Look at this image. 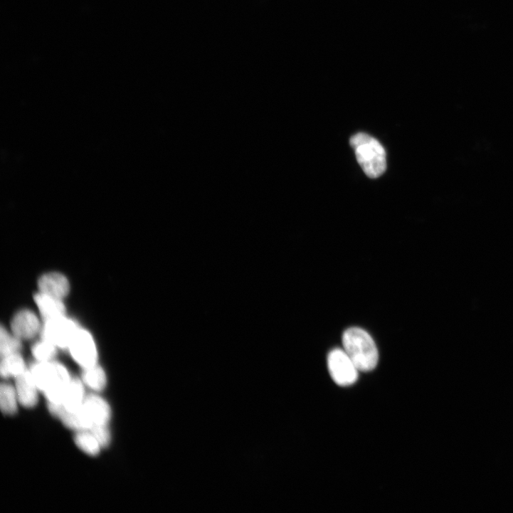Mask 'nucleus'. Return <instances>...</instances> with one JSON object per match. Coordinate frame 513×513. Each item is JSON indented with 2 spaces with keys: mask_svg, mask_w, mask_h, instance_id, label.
<instances>
[{
  "mask_svg": "<svg viewBox=\"0 0 513 513\" xmlns=\"http://www.w3.org/2000/svg\"><path fill=\"white\" fill-rule=\"evenodd\" d=\"M78 329L75 322L63 316L46 321L43 338L57 347L69 348Z\"/></svg>",
  "mask_w": 513,
  "mask_h": 513,
  "instance_id": "obj_5",
  "label": "nucleus"
},
{
  "mask_svg": "<svg viewBox=\"0 0 513 513\" xmlns=\"http://www.w3.org/2000/svg\"><path fill=\"white\" fill-rule=\"evenodd\" d=\"M90 430L97 439L101 446L109 445L111 435L107 425H93Z\"/></svg>",
  "mask_w": 513,
  "mask_h": 513,
  "instance_id": "obj_20",
  "label": "nucleus"
},
{
  "mask_svg": "<svg viewBox=\"0 0 513 513\" xmlns=\"http://www.w3.org/2000/svg\"><path fill=\"white\" fill-rule=\"evenodd\" d=\"M344 350L359 371L374 370L379 361V351L372 337L359 327L347 329L342 337Z\"/></svg>",
  "mask_w": 513,
  "mask_h": 513,
  "instance_id": "obj_1",
  "label": "nucleus"
},
{
  "mask_svg": "<svg viewBox=\"0 0 513 513\" xmlns=\"http://www.w3.org/2000/svg\"><path fill=\"white\" fill-rule=\"evenodd\" d=\"M21 349L20 338L11 335L7 329L2 327L0 330V352L2 357L18 353Z\"/></svg>",
  "mask_w": 513,
  "mask_h": 513,
  "instance_id": "obj_17",
  "label": "nucleus"
},
{
  "mask_svg": "<svg viewBox=\"0 0 513 513\" xmlns=\"http://www.w3.org/2000/svg\"><path fill=\"white\" fill-rule=\"evenodd\" d=\"M69 349L75 361L85 369L97 364V347L93 337L88 332L79 329Z\"/></svg>",
  "mask_w": 513,
  "mask_h": 513,
  "instance_id": "obj_6",
  "label": "nucleus"
},
{
  "mask_svg": "<svg viewBox=\"0 0 513 513\" xmlns=\"http://www.w3.org/2000/svg\"><path fill=\"white\" fill-rule=\"evenodd\" d=\"M41 292L63 300L70 292V283L67 277L58 273L43 275L38 282Z\"/></svg>",
  "mask_w": 513,
  "mask_h": 513,
  "instance_id": "obj_9",
  "label": "nucleus"
},
{
  "mask_svg": "<svg viewBox=\"0 0 513 513\" xmlns=\"http://www.w3.org/2000/svg\"><path fill=\"white\" fill-rule=\"evenodd\" d=\"M31 372L48 403L58 404L63 391L72 379L66 368L58 362L40 361L32 367Z\"/></svg>",
  "mask_w": 513,
  "mask_h": 513,
  "instance_id": "obj_3",
  "label": "nucleus"
},
{
  "mask_svg": "<svg viewBox=\"0 0 513 513\" xmlns=\"http://www.w3.org/2000/svg\"><path fill=\"white\" fill-rule=\"evenodd\" d=\"M68 427L80 431L90 430L93 424L85 413L83 404L73 411L63 408L58 416Z\"/></svg>",
  "mask_w": 513,
  "mask_h": 513,
  "instance_id": "obj_13",
  "label": "nucleus"
},
{
  "mask_svg": "<svg viewBox=\"0 0 513 513\" xmlns=\"http://www.w3.org/2000/svg\"><path fill=\"white\" fill-rule=\"evenodd\" d=\"M83 407L93 425H107L111 418L109 404L101 397L90 395L86 397Z\"/></svg>",
  "mask_w": 513,
  "mask_h": 513,
  "instance_id": "obj_8",
  "label": "nucleus"
},
{
  "mask_svg": "<svg viewBox=\"0 0 513 513\" xmlns=\"http://www.w3.org/2000/svg\"><path fill=\"white\" fill-rule=\"evenodd\" d=\"M75 440L79 448L90 455H97L100 452L101 445L91 432L82 430L76 435Z\"/></svg>",
  "mask_w": 513,
  "mask_h": 513,
  "instance_id": "obj_18",
  "label": "nucleus"
},
{
  "mask_svg": "<svg viewBox=\"0 0 513 513\" xmlns=\"http://www.w3.org/2000/svg\"><path fill=\"white\" fill-rule=\"evenodd\" d=\"M85 398V388L82 381L73 379L63 391L58 405L65 410L73 411L80 408Z\"/></svg>",
  "mask_w": 513,
  "mask_h": 513,
  "instance_id": "obj_11",
  "label": "nucleus"
},
{
  "mask_svg": "<svg viewBox=\"0 0 513 513\" xmlns=\"http://www.w3.org/2000/svg\"><path fill=\"white\" fill-rule=\"evenodd\" d=\"M18 393L12 386L3 384L0 388V404L6 414H14L18 410Z\"/></svg>",
  "mask_w": 513,
  "mask_h": 513,
  "instance_id": "obj_16",
  "label": "nucleus"
},
{
  "mask_svg": "<svg viewBox=\"0 0 513 513\" xmlns=\"http://www.w3.org/2000/svg\"><path fill=\"white\" fill-rule=\"evenodd\" d=\"M12 329L20 339H31L36 337L41 329V323L38 317L30 310H22L14 317Z\"/></svg>",
  "mask_w": 513,
  "mask_h": 513,
  "instance_id": "obj_7",
  "label": "nucleus"
},
{
  "mask_svg": "<svg viewBox=\"0 0 513 513\" xmlns=\"http://www.w3.org/2000/svg\"><path fill=\"white\" fill-rule=\"evenodd\" d=\"M357 162L371 179L382 176L386 169V154L381 144L372 137L359 133L350 139Z\"/></svg>",
  "mask_w": 513,
  "mask_h": 513,
  "instance_id": "obj_2",
  "label": "nucleus"
},
{
  "mask_svg": "<svg viewBox=\"0 0 513 513\" xmlns=\"http://www.w3.org/2000/svg\"><path fill=\"white\" fill-rule=\"evenodd\" d=\"M16 391L19 401L24 406L31 408L37 405L39 389L31 371L16 377Z\"/></svg>",
  "mask_w": 513,
  "mask_h": 513,
  "instance_id": "obj_10",
  "label": "nucleus"
},
{
  "mask_svg": "<svg viewBox=\"0 0 513 513\" xmlns=\"http://www.w3.org/2000/svg\"><path fill=\"white\" fill-rule=\"evenodd\" d=\"M35 300L45 321L65 316L66 309L63 300L41 292L35 296Z\"/></svg>",
  "mask_w": 513,
  "mask_h": 513,
  "instance_id": "obj_12",
  "label": "nucleus"
},
{
  "mask_svg": "<svg viewBox=\"0 0 513 513\" xmlns=\"http://www.w3.org/2000/svg\"><path fill=\"white\" fill-rule=\"evenodd\" d=\"M83 381L93 390L102 391L107 384V376L104 369L97 364L85 369Z\"/></svg>",
  "mask_w": 513,
  "mask_h": 513,
  "instance_id": "obj_15",
  "label": "nucleus"
},
{
  "mask_svg": "<svg viewBox=\"0 0 513 513\" xmlns=\"http://www.w3.org/2000/svg\"><path fill=\"white\" fill-rule=\"evenodd\" d=\"M56 348L55 344L43 339L34 346L33 354L40 361H51L57 354Z\"/></svg>",
  "mask_w": 513,
  "mask_h": 513,
  "instance_id": "obj_19",
  "label": "nucleus"
},
{
  "mask_svg": "<svg viewBox=\"0 0 513 513\" xmlns=\"http://www.w3.org/2000/svg\"><path fill=\"white\" fill-rule=\"evenodd\" d=\"M327 366L333 381L340 386H351L358 379L359 370L344 349L331 351Z\"/></svg>",
  "mask_w": 513,
  "mask_h": 513,
  "instance_id": "obj_4",
  "label": "nucleus"
},
{
  "mask_svg": "<svg viewBox=\"0 0 513 513\" xmlns=\"http://www.w3.org/2000/svg\"><path fill=\"white\" fill-rule=\"evenodd\" d=\"M0 371L4 378L18 377L26 371L24 359L18 353L3 357Z\"/></svg>",
  "mask_w": 513,
  "mask_h": 513,
  "instance_id": "obj_14",
  "label": "nucleus"
}]
</instances>
